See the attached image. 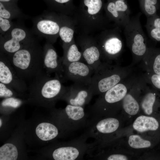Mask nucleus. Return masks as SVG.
<instances>
[{
  "instance_id": "nucleus-36",
  "label": "nucleus",
  "mask_w": 160,
  "mask_h": 160,
  "mask_svg": "<svg viewBox=\"0 0 160 160\" xmlns=\"http://www.w3.org/2000/svg\"><path fill=\"white\" fill-rule=\"evenodd\" d=\"M56 3L61 4H65L70 1V0H54Z\"/></svg>"
},
{
  "instance_id": "nucleus-8",
  "label": "nucleus",
  "mask_w": 160,
  "mask_h": 160,
  "mask_svg": "<svg viewBox=\"0 0 160 160\" xmlns=\"http://www.w3.org/2000/svg\"><path fill=\"white\" fill-rule=\"evenodd\" d=\"M121 28L115 26L101 31L95 37L100 51L102 62L109 63L117 59L123 49Z\"/></svg>"
},
{
  "instance_id": "nucleus-27",
  "label": "nucleus",
  "mask_w": 160,
  "mask_h": 160,
  "mask_svg": "<svg viewBox=\"0 0 160 160\" xmlns=\"http://www.w3.org/2000/svg\"><path fill=\"white\" fill-rule=\"evenodd\" d=\"M77 45L74 39L70 43L63 48V55L62 57L63 65L76 62H85Z\"/></svg>"
},
{
  "instance_id": "nucleus-24",
  "label": "nucleus",
  "mask_w": 160,
  "mask_h": 160,
  "mask_svg": "<svg viewBox=\"0 0 160 160\" xmlns=\"http://www.w3.org/2000/svg\"><path fill=\"white\" fill-rule=\"evenodd\" d=\"M142 61L145 71L160 75V51L148 47Z\"/></svg>"
},
{
  "instance_id": "nucleus-26",
  "label": "nucleus",
  "mask_w": 160,
  "mask_h": 160,
  "mask_svg": "<svg viewBox=\"0 0 160 160\" xmlns=\"http://www.w3.org/2000/svg\"><path fill=\"white\" fill-rule=\"evenodd\" d=\"M27 103L26 99L19 97H13L3 99L0 102V114L10 115L17 111Z\"/></svg>"
},
{
  "instance_id": "nucleus-4",
  "label": "nucleus",
  "mask_w": 160,
  "mask_h": 160,
  "mask_svg": "<svg viewBox=\"0 0 160 160\" xmlns=\"http://www.w3.org/2000/svg\"><path fill=\"white\" fill-rule=\"evenodd\" d=\"M133 65L121 66L102 62L95 70L90 87L93 95H100L134 73Z\"/></svg>"
},
{
  "instance_id": "nucleus-18",
  "label": "nucleus",
  "mask_w": 160,
  "mask_h": 160,
  "mask_svg": "<svg viewBox=\"0 0 160 160\" xmlns=\"http://www.w3.org/2000/svg\"><path fill=\"white\" fill-rule=\"evenodd\" d=\"M42 60L43 68L47 73H54L61 79L63 71L62 58L58 55L53 44L46 41L43 47Z\"/></svg>"
},
{
  "instance_id": "nucleus-9",
  "label": "nucleus",
  "mask_w": 160,
  "mask_h": 160,
  "mask_svg": "<svg viewBox=\"0 0 160 160\" xmlns=\"http://www.w3.org/2000/svg\"><path fill=\"white\" fill-rule=\"evenodd\" d=\"M23 20L18 19L9 33L4 36L0 35V51L7 55L14 53L36 38Z\"/></svg>"
},
{
  "instance_id": "nucleus-14",
  "label": "nucleus",
  "mask_w": 160,
  "mask_h": 160,
  "mask_svg": "<svg viewBox=\"0 0 160 160\" xmlns=\"http://www.w3.org/2000/svg\"><path fill=\"white\" fill-rule=\"evenodd\" d=\"M61 78L63 82L67 80L86 85H90L95 70L85 63L76 62L63 65Z\"/></svg>"
},
{
  "instance_id": "nucleus-35",
  "label": "nucleus",
  "mask_w": 160,
  "mask_h": 160,
  "mask_svg": "<svg viewBox=\"0 0 160 160\" xmlns=\"http://www.w3.org/2000/svg\"><path fill=\"white\" fill-rule=\"evenodd\" d=\"M106 159L108 160H127L128 158L126 156L121 154H113L108 156Z\"/></svg>"
},
{
  "instance_id": "nucleus-21",
  "label": "nucleus",
  "mask_w": 160,
  "mask_h": 160,
  "mask_svg": "<svg viewBox=\"0 0 160 160\" xmlns=\"http://www.w3.org/2000/svg\"><path fill=\"white\" fill-rule=\"evenodd\" d=\"M18 111L9 115H1L0 117V140H7L17 125L23 120V113Z\"/></svg>"
},
{
  "instance_id": "nucleus-1",
  "label": "nucleus",
  "mask_w": 160,
  "mask_h": 160,
  "mask_svg": "<svg viewBox=\"0 0 160 160\" xmlns=\"http://www.w3.org/2000/svg\"><path fill=\"white\" fill-rule=\"evenodd\" d=\"M57 76L51 77L44 70L31 80L28 87L27 103L50 109L65 92L67 87Z\"/></svg>"
},
{
  "instance_id": "nucleus-17",
  "label": "nucleus",
  "mask_w": 160,
  "mask_h": 160,
  "mask_svg": "<svg viewBox=\"0 0 160 160\" xmlns=\"http://www.w3.org/2000/svg\"><path fill=\"white\" fill-rule=\"evenodd\" d=\"M93 95L90 85L74 83L67 87L60 100L65 101L69 104L83 107L89 103Z\"/></svg>"
},
{
  "instance_id": "nucleus-6",
  "label": "nucleus",
  "mask_w": 160,
  "mask_h": 160,
  "mask_svg": "<svg viewBox=\"0 0 160 160\" xmlns=\"http://www.w3.org/2000/svg\"><path fill=\"white\" fill-rule=\"evenodd\" d=\"M139 75L135 73L99 95L92 107L95 113L112 111L121 107L122 101Z\"/></svg>"
},
{
  "instance_id": "nucleus-19",
  "label": "nucleus",
  "mask_w": 160,
  "mask_h": 160,
  "mask_svg": "<svg viewBox=\"0 0 160 160\" xmlns=\"http://www.w3.org/2000/svg\"><path fill=\"white\" fill-rule=\"evenodd\" d=\"M105 11L108 19L114 23L115 26L124 28L130 20V11L123 1L117 0L109 2Z\"/></svg>"
},
{
  "instance_id": "nucleus-32",
  "label": "nucleus",
  "mask_w": 160,
  "mask_h": 160,
  "mask_svg": "<svg viewBox=\"0 0 160 160\" xmlns=\"http://www.w3.org/2000/svg\"><path fill=\"white\" fill-rule=\"evenodd\" d=\"M141 76L147 83L158 91H160V75L145 71Z\"/></svg>"
},
{
  "instance_id": "nucleus-13",
  "label": "nucleus",
  "mask_w": 160,
  "mask_h": 160,
  "mask_svg": "<svg viewBox=\"0 0 160 160\" xmlns=\"http://www.w3.org/2000/svg\"><path fill=\"white\" fill-rule=\"evenodd\" d=\"M0 82L9 85L26 96L28 87L18 75L7 55L0 51Z\"/></svg>"
},
{
  "instance_id": "nucleus-16",
  "label": "nucleus",
  "mask_w": 160,
  "mask_h": 160,
  "mask_svg": "<svg viewBox=\"0 0 160 160\" xmlns=\"http://www.w3.org/2000/svg\"><path fill=\"white\" fill-rule=\"evenodd\" d=\"M38 151L41 159L55 160H74L81 155L79 147L72 145L51 144Z\"/></svg>"
},
{
  "instance_id": "nucleus-37",
  "label": "nucleus",
  "mask_w": 160,
  "mask_h": 160,
  "mask_svg": "<svg viewBox=\"0 0 160 160\" xmlns=\"http://www.w3.org/2000/svg\"><path fill=\"white\" fill-rule=\"evenodd\" d=\"M11 0H0V2H9Z\"/></svg>"
},
{
  "instance_id": "nucleus-11",
  "label": "nucleus",
  "mask_w": 160,
  "mask_h": 160,
  "mask_svg": "<svg viewBox=\"0 0 160 160\" xmlns=\"http://www.w3.org/2000/svg\"><path fill=\"white\" fill-rule=\"evenodd\" d=\"M25 122L24 119L23 120L0 147V160H24L27 159L25 138Z\"/></svg>"
},
{
  "instance_id": "nucleus-29",
  "label": "nucleus",
  "mask_w": 160,
  "mask_h": 160,
  "mask_svg": "<svg viewBox=\"0 0 160 160\" xmlns=\"http://www.w3.org/2000/svg\"><path fill=\"white\" fill-rule=\"evenodd\" d=\"M145 27L149 37L160 41V18L155 17L154 15L147 17Z\"/></svg>"
},
{
  "instance_id": "nucleus-15",
  "label": "nucleus",
  "mask_w": 160,
  "mask_h": 160,
  "mask_svg": "<svg viewBox=\"0 0 160 160\" xmlns=\"http://www.w3.org/2000/svg\"><path fill=\"white\" fill-rule=\"evenodd\" d=\"M76 44L81 52L85 63L95 70L102 63L98 45L95 37L81 33L77 38Z\"/></svg>"
},
{
  "instance_id": "nucleus-28",
  "label": "nucleus",
  "mask_w": 160,
  "mask_h": 160,
  "mask_svg": "<svg viewBox=\"0 0 160 160\" xmlns=\"http://www.w3.org/2000/svg\"><path fill=\"white\" fill-rule=\"evenodd\" d=\"M0 17L11 20L14 19H27L31 18L23 13L17 7L14 6L7 5L0 2Z\"/></svg>"
},
{
  "instance_id": "nucleus-2",
  "label": "nucleus",
  "mask_w": 160,
  "mask_h": 160,
  "mask_svg": "<svg viewBox=\"0 0 160 160\" xmlns=\"http://www.w3.org/2000/svg\"><path fill=\"white\" fill-rule=\"evenodd\" d=\"M43 47L38 39L12 54L7 55L18 76L23 80H31L44 70Z\"/></svg>"
},
{
  "instance_id": "nucleus-3",
  "label": "nucleus",
  "mask_w": 160,
  "mask_h": 160,
  "mask_svg": "<svg viewBox=\"0 0 160 160\" xmlns=\"http://www.w3.org/2000/svg\"><path fill=\"white\" fill-rule=\"evenodd\" d=\"M86 7L74 11L73 15L76 26L87 34L108 28L111 22L102 10L101 0H84Z\"/></svg>"
},
{
  "instance_id": "nucleus-34",
  "label": "nucleus",
  "mask_w": 160,
  "mask_h": 160,
  "mask_svg": "<svg viewBox=\"0 0 160 160\" xmlns=\"http://www.w3.org/2000/svg\"><path fill=\"white\" fill-rule=\"evenodd\" d=\"M15 22L12 20L0 17V35L4 36L9 33L13 28Z\"/></svg>"
},
{
  "instance_id": "nucleus-33",
  "label": "nucleus",
  "mask_w": 160,
  "mask_h": 160,
  "mask_svg": "<svg viewBox=\"0 0 160 160\" xmlns=\"http://www.w3.org/2000/svg\"><path fill=\"white\" fill-rule=\"evenodd\" d=\"M157 2V0H143L142 11L147 17L155 14L156 10L155 5Z\"/></svg>"
},
{
  "instance_id": "nucleus-31",
  "label": "nucleus",
  "mask_w": 160,
  "mask_h": 160,
  "mask_svg": "<svg viewBox=\"0 0 160 160\" xmlns=\"http://www.w3.org/2000/svg\"><path fill=\"white\" fill-rule=\"evenodd\" d=\"M13 97L24 98L26 97V96L18 92L11 86L0 82V98Z\"/></svg>"
},
{
  "instance_id": "nucleus-5",
  "label": "nucleus",
  "mask_w": 160,
  "mask_h": 160,
  "mask_svg": "<svg viewBox=\"0 0 160 160\" xmlns=\"http://www.w3.org/2000/svg\"><path fill=\"white\" fill-rule=\"evenodd\" d=\"M61 132L51 117L35 116L26 121L25 138L29 145L45 146L55 140Z\"/></svg>"
},
{
  "instance_id": "nucleus-12",
  "label": "nucleus",
  "mask_w": 160,
  "mask_h": 160,
  "mask_svg": "<svg viewBox=\"0 0 160 160\" xmlns=\"http://www.w3.org/2000/svg\"><path fill=\"white\" fill-rule=\"evenodd\" d=\"M51 117L62 132L72 128L76 124L80 123L84 119L83 107L68 104L63 109L51 110Z\"/></svg>"
},
{
  "instance_id": "nucleus-20",
  "label": "nucleus",
  "mask_w": 160,
  "mask_h": 160,
  "mask_svg": "<svg viewBox=\"0 0 160 160\" xmlns=\"http://www.w3.org/2000/svg\"><path fill=\"white\" fill-rule=\"evenodd\" d=\"M159 107L160 93L145 82L141 95L140 109L145 115H150L154 110Z\"/></svg>"
},
{
  "instance_id": "nucleus-38",
  "label": "nucleus",
  "mask_w": 160,
  "mask_h": 160,
  "mask_svg": "<svg viewBox=\"0 0 160 160\" xmlns=\"http://www.w3.org/2000/svg\"><path fill=\"white\" fill-rule=\"evenodd\" d=\"M121 0L124 1V0Z\"/></svg>"
},
{
  "instance_id": "nucleus-7",
  "label": "nucleus",
  "mask_w": 160,
  "mask_h": 160,
  "mask_svg": "<svg viewBox=\"0 0 160 160\" xmlns=\"http://www.w3.org/2000/svg\"><path fill=\"white\" fill-rule=\"evenodd\" d=\"M141 15V13H138L131 18L124 28L126 44L132 55L133 65L142 60L148 48L146 36L140 21Z\"/></svg>"
},
{
  "instance_id": "nucleus-25",
  "label": "nucleus",
  "mask_w": 160,
  "mask_h": 160,
  "mask_svg": "<svg viewBox=\"0 0 160 160\" xmlns=\"http://www.w3.org/2000/svg\"><path fill=\"white\" fill-rule=\"evenodd\" d=\"M132 127L136 131L143 132L148 131H155L159 127V123L154 118L148 116L141 115L134 121Z\"/></svg>"
},
{
  "instance_id": "nucleus-22",
  "label": "nucleus",
  "mask_w": 160,
  "mask_h": 160,
  "mask_svg": "<svg viewBox=\"0 0 160 160\" xmlns=\"http://www.w3.org/2000/svg\"><path fill=\"white\" fill-rule=\"evenodd\" d=\"M61 14V20L59 32V36L62 41V48L70 43L74 39L76 27L72 17Z\"/></svg>"
},
{
  "instance_id": "nucleus-10",
  "label": "nucleus",
  "mask_w": 160,
  "mask_h": 160,
  "mask_svg": "<svg viewBox=\"0 0 160 160\" xmlns=\"http://www.w3.org/2000/svg\"><path fill=\"white\" fill-rule=\"evenodd\" d=\"M31 19L33 23L31 30L34 34L53 44L59 37L61 14L46 11Z\"/></svg>"
},
{
  "instance_id": "nucleus-30",
  "label": "nucleus",
  "mask_w": 160,
  "mask_h": 160,
  "mask_svg": "<svg viewBox=\"0 0 160 160\" xmlns=\"http://www.w3.org/2000/svg\"><path fill=\"white\" fill-rule=\"evenodd\" d=\"M128 143L130 147L136 149L147 148L151 145L150 141L143 139L137 135H130L128 138Z\"/></svg>"
},
{
  "instance_id": "nucleus-23",
  "label": "nucleus",
  "mask_w": 160,
  "mask_h": 160,
  "mask_svg": "<svg viewBox=\"0 0 160 160\" xmlns=\"http://www.w3.org/2000/svg\"><path fill=\"white\" fill-rule=\"evenodd\" d=\"M120 126V122L116 118L109 117L101 119L95 123L91 131L97 137L107 135L116 132Z\"/></svg>"
}]
</instances>
